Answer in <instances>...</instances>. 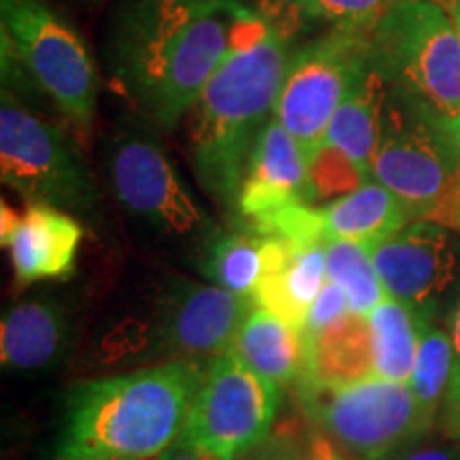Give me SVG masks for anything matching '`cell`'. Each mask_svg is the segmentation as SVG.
Returning <instances> with one entry per match:
<instances>
[{"instance_id":"6da1fadb","label":"cell","mask_w":460,"mask_h":460,"mask_svg":"<svg viewBox=\"0 0 460 460\" xmlns=\"http://www.w3.org/2000/svg\"><path fill=\"white\" fill-rule=\"evenodd\" d=\"M237 0H124L109 28L107 62L135 107L175 128L233 45Z\"/></svg>"},{"instance_id":"7a4b0ae2","label":"cell","mask_w":460,"mask_h":460,"mask_svg":"<svg viewBox=\"0 0 460 460\" xmlns=\"http://www.w3.org/2000/svg\"><path fill=\"white\" fill-rule=\"evenodd\" d=\"M295 51L278 20L247 9L233 45L190 111V156L200 183L237 209L258 137L271 122Z\"/></svg>"},{"instance_id":"3957f363","label":"cell","mask_w":460,"mask_h":460,"mask_svg":"<svg viewBox=\"0 0 460 460\" xmlns=\"http://www.w3.org/2000/svg\"><path fill=\"white\" fill-rule=\"evenodd\" d=\"M207 367L172 360L75 386L56 460H149L180 439Z\"/></svg>"},{"instance_id":"277c9868","label":"cell","mask_w":460,"mask_h":460,"mask_svg":"<svg viewBox=\"0 0 460 460\" xmlns=\"http://www.w3.org/2000/svg\"><path fill=\"white\" fill-rule=\"evenodd\" d=\"M371 68L460 146V34L435 0H394L369 34Z\"/></svg>"},{"instance_id":"5b68a950","label":"cell","mask_w":460,"mask_h":460,"mask_svg":"<svg viewBox=\"0 0 460 460\" xmlns=\"http://www.w3.org/2000/svg\"><path fill=\"white\" fill-rule=\"evenodd\" d=\"M3 54L54 101L68 122L88 128L99 102V71L77 32L43 0H0Z\"/></svg>"},{"instance_id":"8992f818","label":"cell","mask_w":460,"mask_h":460,"mask_svg":"<svg viewBox=\"0 0 460 460\" xmlns=\"http://www.w3.org/2000/svg\"><path fill=\"white\" fill-rule=\"evenodd\" d=\"M298 393L314 427L356 460H393L435 427V418L420 407L410 384L373 377L354 386Z\"/></svg>"},{"instance_id":"52a82bcc","label":"cell","mask_w":460,"mask_h":460,"mask_svg":"<svg viewBox=\"0 0 460 460\" xmlns=\"http://www.w3.org/2000/svg\"><path fill=\"white\" fill-rule=\"evenodd\" d=\"M458 171V143L386 85L371 180L399 197L416 220H430L452 192Z\"/></svg>"},{"instance_id":"ba28073f","label":"cell","mask_w":460,"mask_h":460,"mask_svg":"<svg viewBox=\"0 0 460 460\" xmlns=\"http://www.w3.org/2000/svg\"><path fill=\"white\" fill-rule=\"evenodd\" d=\"M0 177L31 205L85 214L99 200L84 160L54 124L3 90L0 102Z\"/></svg>"},{"instance_id":"9c48e42d","label":"cell","mask_w":460,"mask_h":460,"mask_svg":"<svg viewBox=\"0 0 460 460\" xmlns=\"http://www.w3.org/2000/svg\"><path fill=\"white\" fill-rule=\"evenodd\" d=\"M369 71V34L332 28L292 54L273 118L295 137L307 160L324 146L339 107Z\"/></svg>"},{"instance_id":"30bf717a","label":"cell","mask_w":460,"mask_h":460,"mask_svg":"<svg viewBox=\"0 0 460 460\" xmlns=\"http://www.w3.org/2000/svg\"><path fill=\"white\" fill-rule=\"evenodd\" d=\"M278 405L279 388L228 349L205 369L180 441L237 460L271 433Z\"/></svg>"},{"instance_id":"8fae6325","label":"cell","mask_w":460,"mask_h":460,"mask_svg":"<svg viewBox=\"0 0 460 460\" xmlns=\"http://www.w3.org/2000/svg\"><path fill=\"white\" fill-rule=\"evenodd\" d=\"M107 172L119 205L160 237L200 239L205 245L217 230L164 149L146 132L128 128L113 137Z\"/></svg>"},{"instance_id":"7c38bea8","label":"cell","mask_w":460,"mask_h":460,"mask_svg":"<svg viewBox=\"0 0 460 460\" xmlns=\"http://www.w3.org/2000/svg\"><path fill=\"white\" fill-rule=\"evenodd\" d=\"M388 296L407 305L420 324H437L447 305L460 301V237L433 220H413L369 245Z\"/></svg>"},{"instance_id":"4fadbf2b","label":"cell","mask_w":460,"mask_h":460,"mask_svg":"<svg viewBox=\"0 0 460 460\" xmlns=\"http://www.w3.org/2000/svg\"><path fill=\"white\" fill-rule=\"evenodd\" d=\"M254 298L234 295L216 284L180 279L171 288L160 318V343L177 360L209 367L226 354Z\"/></svg>"},{"instance_id":"5bb4252c","label":"cell","mask_w":460,"mask_h":460,"mask_svg":"<svg viewBox=\"0 0 460 460\" xmlns=\"http://www.w3.org/2000/svg\"><path fill=\"white\" fill-rule=\"evenodd\" d=\"M309 160L295 137L271 118L252 152L237 211L245 222L292 205L307 203Z\"/></svg>"},{"instance_id":"9a60e30c","label":"cell","mask_w":460,"mask_h":460,"mask_svg":"<svg viewBox=\"0 0 460 460\" xmlns=\"http://www.w3.org/2000/svg\"><path fill=\"white\" fill-rule=\"evenodd\" d=\"M326 279V241L292 245L267 237L264 273L254 292V303L305 331L309 309Z\"/></svg>"},{"instance_id":"2e32d148","label":"cell","mask_w":460,"mask_h":460,"mask_svg":"<svg viewBox=\"0 0 460 460\" xmlns=\"http://www.w3.org/2000/svg\"><path fill=\"white\" fill-rule=\"evenodd\" d=\"M82 224L49 205H28L7 241L11 264L20 286L60 279L73 273L82 245Z\"/></svg>"},{"instance_id":"e0dca14e","label":"cell","mask_w":460,"mask_h":460,"mask_svg":"<svg viewBox=\"0 0 460 460\" xmlns=\"http://www.w3.org/2000/svg\"><path fill=\"white\" fill-rule=\"evenodd\" d=\"M376 377L371 326L348 314L315 335H305L301 388H345Z\"/></svg>"},{"instance_id":"ac0fdd59","label":"cell","mask_w":460,"mask_h":460,"mask_svg":"<svg viewBox=\"0 0 460 460\" xmlns=\"http://www.w3.org/2000/svg\"><path fill=\"white\" fill-rule=\"evenodd\" d=\"M71 324L48 298L17 303L0 322V362L9 371H43L65 358Z\"/></svg>"},{"instance_id":"d6986e66","label":"cell","mask_w":460,"mask_h":460,"mask_svg":"<svg viewBox=\"0 0 460 460\" xmlns=\"http://www.w3.org/2000/svg\"><path fill=\"white\" fill-rule=\"evenodd\" d=\"M326 241L373 245L416 220L407 205L376 180L320 207Z\"/></svg>"},{"instance_id":"ffe728a7","label":"cell","mask_w":460,"mask_h":460,"mask_svg":"<svg viewBox=\"0 0 460 460\" xmlns=\"http://www.w3.org/2000/svg\"><path fill=\"white\" fill-rule=\"evenodd\" d=\"M230 349L278 388L301 377L305 367L303 331L262 307L247 315Z\"/></svg>"},{"instance_id":"44dd1931","label":"cell","mask_w":460,"mask_h":460,"mask_svg":"<svg viewBox=\"0 0 460 460\" xmlns=\"http://www.w3.org/2000/svg\"><path fill=\"white\" fill-rule=\"evenodd\" d=\"M384 94H386V84L371 68L358 88L349 94V99L339 107L326 130V146L345 154L369 180L379 141Z\"/></svg>"},{"instance_id":"7402d4cb","label":"cell","mask_w":460,"mask_h":460,"mask_svg":"<svg viewBox=\"0 0 460 460\" xmlns=\"http://www.w3.org/2000/svg\"><path fill=\"white\" fill-rule=\"evenodd\" d=\"M267 237L254 230H216L203 245L200 269L224 290L254 298V292L264 273Z\"/></svg>"},{"instance_id":"603a6c76","label":"cell","mask_w":460,"mask_h":460,"mask_svg":"<svg viewBox=\"0 0 460 460\" xmlns=\"http://www.w3.org/2000/svg\"><path fill=\"white\" fill-rule=\"evenodd\" d=\"M371 326L376 377L407 384L418 354L420 320L407 305L386 296L367 315Z\"/></svg>"},{"instance_id":"cb8c5ba5","label":"cell","mask_w":460,"mask_h":460,"mask_svg":"<svg viewBox=\"0 0 460 460\" xmlns=\"http://www.w3.org/2000/svg\"><path fill=\"white\" fill-rule=\"evenodd\" d=\"M454 376V345L450 332L437 324H420L418 354L410 388L430 418L444 410Z\"/></svg>"},{"instance_id":"d4e9b609","label":"cell","mask_w":460,"mask_h":460,"mask_svg":"<svg viewBox=\"0 0 460 460\" xmlns=\"http://www.w3.org/2000/svg\"><path fill=\"white\" fill-rule=\"evenodd\" d=\"M326 275L341 288L352 314L369 315L386 298L369 247L354 241H326Z\"/></svg>"},{"instance_id":"484cf974","label":"cell","mask_w":460,"mask_h":460,"mask_svg":"<svg viewBox=\"0 0 460 460\" xmlns=\"http://www.w3.org/2000/svg\"><path fill=\"white\" fill-rule=\"evenodd\" d=\"M369 181V177L356 166L345 154L331 146H322L314 158L309 160L307 172V192L305 200L309 205L331 203L345 194L354 192L356 188Z\"/></svg>"},{"instance_id":"4316f807","label":"cell","mask_w":460,"mask_h":460,"mask_svg":"<svg viewBox=\"0 0 460 460\" xmlns=\"http://www.w3.org/2000/svg\"><path fill=\"white\" fill-rule=\"evenodd\" d=\"M314 20L329 22L335 31L371 34L394 0H286Z\"/></svg>"},{"instance_id":"83f0119b","label":"cell","mask_w":460,"mask_h":460,"mask_svg":"<svg viewBox=\"0 0 460 460\" xmlns=\"http://www.w3.org/2000/svg\"><path fill=\"white\" fill-rule=\"evenodd\" d=\"M305 437L307 430H303L295 420H288L237 460H303Z\"/></svg>"},{"instance_id":"f1b7e54d","label":"cell","mask_w":460,"mask_h":460,"mask_svg":"<svg viewBox=\"0 0 460 460\" xmlns=\"http://www.w3.org/2000/svg\"><path fill=\"white\" fill-rule=\"evenodd\" d=\"M348 314H352V309H349V301L345 292L335 281L326 279L324 288H322L318 298H315L312 309H309L303 335H315V332L324 331L326 326L335 324V322L345 318Z\"/></svg>"},{"instance_id":"f546056e","label":"cell","mask_w":460,"mask_h":460,"mask_svg":"<svg viewBox=\"0 0 460 460\" xmlns=\"http://www.w3.org/2000/svg\"><path fill=\"white\" fill-rule=\"evenodd\" d=\"M303 460H349V456L324 430L314 427L307 429V437H305Z\"/></svg>"},{"instance_id":"4dcf8cb0","label":"cell","mask_w":460,"mask_h":460,"mask_svg":"<svg viewBox=\"0 0 460 460\" xmlns=\"http://www.w3.org/2000/svg\"><path fill=\"white\" fill-rule=\"evenodd\" d=\"M393 460H460V446L437 444V441H418L402 450Z\"/></svg>"},{"instance_id":"1f68e13d","label":"cell","mask_w":460,"mask_h":460,"mask_svg":"<svg viewBox=\"0 0 460 460\" xmlns=\"http://www.w3.org/2000/svg\"><path fill=\"white\" fill-rule=\"evenodd\" d=\"M430 220L444 224V226H450L460 233V181L454 183L452 192L447 194L444 205L435 211V216Z\"/></svg>"},{"instance_id":"d6a6232c","label":"cell","mask_w":460,"mask_h":460,"mask_svg":"<svg viewBox=\"0 0 460 460\" xmlns=\"http://www.w3.org/2000/svg\"><path fill=\"white\" fill-rule=\"evenodd\" d=\"M444 433L452 444L460 446V386L447 394L444 405Z\"/></svg>"},{"instance_id":"836d02e7","label":"cell","mask_w":460,"mask_h":460,"mask_svg":"<svg viewBox=\"0 0 460 460\" xmlns=\"http://www.w3.org/2000/svg\"><path fill=\"white\" fill-rule=\"evenodd\" d=\"M156 460H222V458H217L216 454L200 450V447H194L190 444H183V441L177 439L175 444L166 447Z\"/></svg>"},{"instance_id":"e575fe53","label":"cell","mask_w":460,"mask_h":460,"mask_svg":"<svg viewBox=\"0 0 460 460\" xmlns=\"http://www.w3.org/2000/svg\"><path fill=\"white\" fill-rule=\"evenodd\" d=\"M447 332H450L452 345H454V376H452V386L450 390L460 386V301L454 312L450 314V326H447Z\"/></svg>"},{"instance_id":"d590c367","label":"cell","mask_w":460,"mask_h":460,"mask_svg":"<svg viewBox=\"0 0 460 460\" xmlns=\"http://www.w3.org/2000/svg\"><path fill=\"white\" fill-rule=\"evenodd\" d=\"M22 222V216L17 214L15 209H11L7 203H3L0 207V237H3V245H7V241L11 239V234L15 233L17 224Z\"/></svg>"},{"instance_id":"8d00e7d4","label":"cell","mask_w":460,"mask_h":460,"mask_svg":"<svg viewBox=\"0 0 460 460\" xmlns=\"http://www.w3.org/2000/svg\"><path fill=\"white\" fill-rule=\"evenodd\" d=\"M444 9L447 11V13H450L454 26H456V31L460 34V0H447Z\"/></svg>"},{"instance_id":"74e56055","label":"cell","mask_w":460,"mask_h":460,"mask_svg":"<svg viewBox=\"0 0 460 460\" xmlns=\"http://www.w3.org/2000/svg\"><path fill=\"white\" fill-rule=\"evenodd\" d=\"M456 181H460V171H458V177H456Z\"/></svg>"}]
</instances>
